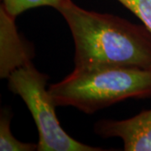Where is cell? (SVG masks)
Returning a JSON list of instances; mask_svg holds the SVG:
<instances>
[{"instance_id": "3957f363", "label": "cell", "mask_w": 151, "mask_h": 151, "mask_svg": "<svg viewBox=\"0 0 151 151\" xmlns=\"http://www.w3.org/2000/svg\"><path fill=\"white\" fill-rule=\"evenodd\" d=\"M49 76L32 63L14 70L8 77L11 92L21 97L32 115L38 131V151H103L70 137L60 126L57 108L46 87Z\"/></svg>"}, {"instance_id": "8992f818", "label": "cell", "mask_w": 151, "mask_h": 151, "mask_svg": "<svg viewBox=\"0 0 151 151\" xmlns=\"http://www.w3.org/2000/svg\"><path fill=\"white\" fill-rule=\"evenodd\" d=\"M12 113L9 109H2L0 115V150L34 151L37 150V144L24 143L17 139L11 131Z\"/></svg>"}, {"instance_id": "7a4b0ae2", "label": "cell", "mask_w": 151, "mask_h": 151, "mask_svg": "<svg viewBox=\"0 0 151 151\" xmlns=\"http://www.w3.org/2000/svg\"><path fill=\"white\" fill-rule=\"evenodd\" d=\"M48 89L56 107H73L86 114H93L128 98L151 97V69L74 68Z\"/></svg>"}, {"instance_id": "277c9868", "label": "cell", "mask_w": 151, "mask_h": 151, "mask_svg": "<svg viewBox=\"0 0 151 151\" xmlns=\"http://www.w3.org/2000/svg\"><path fill=\"white\" fill-rule=\"evenodd\" d=\"M94 131L103 138L121 139L124 150L151 151V109L124 120H99Z\"/></svg>"}, {"instance_id": "52a82bcc", "label": "cell", "mask_w": 151, "mask_h": 151, "mask_svg": "<svg viewBox=\"0 0 151 151\" xmlns=\"http://www.w3.org/2000/svg\"><path fill=\"white\" fill-rule=\"evenodd\" d=\"M3 6L10 15L16 18L23 12L39 7H52L57 9L67 0H2Z\"/></svg>"}, {"instance_id": "5b68a950", "label": "cell", "mask_w": 151, "mask_h": 151, "mask_svg": "<svg viewBox=\"0 0 151 151\" xmlns=\"http://www.w3.org/2000/svg\"><path fill=\"white\" fill-rule=\"evenodd\" d=\"M14 17L0 6V76L8 78L19 68L32 63L34 49L18 32Z\"/></svg>"}, {"instance_id": "6da1fadb", "label": "cell", "mask_w": 151, "mask_h": 151, "mask_svg": "<svg viewBox=\"0 0 151 151\" xmlns=\"http://www.w3.org/2000/svg\"><path fill=\"white\" fill-rule=\"evenodd\" d=\"M75 44V68L122 66L151 69V33L119 16L84 9L71 0L56 9Z\"/></svg>"}, {"instance_id": "ba28073f", "label": "cell", "mask_w": 151, "mask_h": 151, "mask_svg": "<svg viewBox=\"0 0 151 151\" xmlns=\"http://www.w3.org/2000/svg\"><path fill=\"white\" fill-rule=\"evenodd\" d=\"M140 19L151 33V0H117Z\"/></svg>"}]
</instances>
